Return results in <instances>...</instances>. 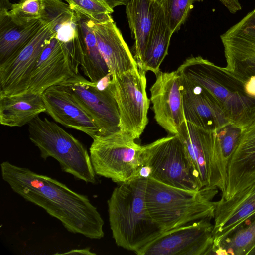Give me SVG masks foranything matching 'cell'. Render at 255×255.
<instances>
[{
  "mask_svg": "<svg viewBox=\"0 0 255 255\" xmlns=\"http://www.w3.org/2000/svg\"><path fill=\"white\" fill-rule=\"evenodd\" d=\"M173 33L169 27L162 5L156 0L154 5V16L152 28L143 58L139 66L145 71H150L155 75L168 54L170 39Z\"/></svg>",
  "mask_w": 255,
  "mask_h": 255,
  "instance_id": "24",
  "label": "cell"
},
{
  "mask_svg": "<svg viewBox=\"0 0 255 255\" xmlns=\"http://www.w3.org/2000/svg\"><path fill=\"white\" fill-rule=\"evenodd\" d=\"M146 180L138 176L118 184L107 202L110 226L116 245L136 254L164 233L147 208Z\"/></svg>",
  "mask_w": 255,
  "mask_h": 255,
  "instance_id": "2",
  "label": "cell"
},
{
  "mask_svg": "<svg viewBox=\"0 0 255 255\" xmlns=\"http://www.w3.org/2000/svg\"><path fill=\"white\" fill-rule=\"evenodd\" d=\"M100 51L112 76L138 67L112 18L101 22L91 20Z\"/></svg>",
  "mask_w": 255,
  "mask_h": 255,
  "instance_id": "19",
  "label": "cell"
},
{
  "mask_svg": "<svg viewBox=\"0 0 255 255\" xmlns=\"http://www.w3.org/2000/svg\"><path fill=\"white\" fill-rule=\"evenodd\" d=\"M11 3L9 2V0H0V10H8L10 9Z\"/></svg>",
  "mask_w": 255,
  "mask_h": 255,
  "instance_id": "36",
  "label": "cell"
},
{
  "mask_svg": "<svg viewBox=\"0 0 255 255\" xmlns=\"http://www.w3.org/2000/svg\"><path fill=\"white\" fill-rule=\"evenodd\" d=\"M79 16L94 22H101L112 18L114 10L103 0H64Z\"/></svg>",
  "mask_w": 255,
  "mask_h": 255,
  "instance_id": "29",
  "label": "cell"
},
{
  "mask_svg": "<svg viewBox=\"0 0 255 255\" xmlns=\"http://www.w3.org/2000/svg\"><path fill=\"white\" fill-rule=\"evenodd\" d=\"M42 96L46 112L55 121L83 132L92 139L99 135V130L92 117L61 85L48 88Z\"/></svg>",
  "mask_w": 255,
  "mask_h": 255,
  "instance_id": "18",
  "label": "cell"
},
{
  "mask_svg": "<svg viewBox=\"0 0 255 255\" xmlns=\"http://www.w3.org/2000/svg\"><path fill=\"white\" fill-rule=\"evenodd\" d=\"M79 65L68 44L53 35L31 72L23 93L42 94L48 88L79 74Z\"/></svg>",
  "mask_w": 255,
  "mask_h": 255,
  "instance_id": "12",
  "label": "cell"
},
{
  "mask_svg": "<svg viewBox=\"0 0 255 255\" xmlns=\"http://www.w3.org/2000/svg\"><path fill=\"white\" fill-rule=\"evenodd\" d=\"M146 71L139 66L112 76V91L120 117V131L139 139L147 123L150 100L146 91Z\"/></svg>",
  "mask_w": 255,
  "mask_h": 255,
  "instance_id": "9",
  "label": "cell"
},
{
  "mask_svg": "<svg viewBox=\"0 0 255 255\" xmlns=\"http://www.w3.org/2000/svg\"><path fill=\"white\" fill-rule=\"evenodd\" d=\"M54 25H42L31 41L18 53L0 63V95L23 93L31 72L48 39L54 35Z\"/></svg>",
  "mask_w": 255,
  "mask_h": 255,
  "instance_id": "14",
  "label": "cell"
},
{
  "mask_svg": "<svg viewBox=\"0 0 255 255\" xmlns=\"http://www.w3.org/2000/svg\"><path fill=\"white\" fill-rule=\"evenodd\" d=\"M42 23H51L54 36L60 41L70 43L79 34L80 16L62 0H43Z\"/></svg>",
  "mask_w": 255,
  "mask_h": 255,
  "instance_id": "26",
  "label": "cell"
},
{
  "mask_svg": "<svg viewBox=\"0 0 255 255\" xmlns=\"http://www.w3.org/2000/svg\"><path fill=\"white\" fill-rule=\"evenodd\" d=\"M217 189L192 191L147 178L145 201L155 223L164 232L204 219H213Z\"/></svg>",
  "mask_w": 255,
  "mask_h": 255,
  "instance_id": "3",
  "label": "cell"
},
{
  "mask_svg": "<svg viewBox=\"0 0 255 255\" xmlns=\"http://www.w3.org/2000/svg\"><path fill=\"white\" fill-rule=\"evenodd\" d=\"M79 16V34L70 46L84 74L96 83L110 72L100 51L91 20Z\"/></svg>",
  "mask_w": 255,
  "mask_h": 255,
  "instance_id": "21",
  "label": "cell"
},
{
  "mask_svg": "<svg viewBox=\"0 0 255 255\" xmlns=\"http://www.w3.org/2000/svg\"><path fill=\"white\" fill-rule=\"evenodd\" d=\"M78 254V255H96L95 253L91 252L90 248H86L84 249H77L70 250L66 253L59 254Z\"/></svg>",
  "mask_w": 255,
  "mask_h": 255,
  "instance_id": "35",
  "label": "cell"
},
{
  "mask_svg": "<svg viewBox=\"0 0 255 255\" xmlns=\"http://www.w3.org/2000/svg\"><path fill=\"white\" fill-rule=\"evenodd\" d=\"M255 182V117L242 129L228 163L222 198L228 199Z\"/></svg>",
  "mask_w": 255,
  "mask_h": 255,
  "instance_id": "17",
  "label": "cell"
},
{
  "mask_svg": "<svg viewBox=\"0 0 255 255\" xmlns=\"http://www.w3.org/2000/svg\"><path fill=\"white\" fill-rule=\"evenodd\" d=\"M163 7L167 23L173 34L186 21L194 0H158Z\"/></svg>",
  "mask_w": 255,
  "mask_h": 255,
  "instance_id": "30",
  "label": "cell"
},
{
  "mask_svg": "<svg viewBox=\"0 0 255 255\" xmlns=\"http://www.w3.org/2000/svg\"><path fill=\"white\" fill-rule=\"evenodd\" d=\"M43 0H19L13 4L8 11L9 16L18 23H26L40 20L43 13Z\"/></svg>",
  "mask_w": 255,
  "mask_h": 255,
  "instance_id": "31",
  "label": "cell"
},
{
  "mask_svg": "<svg viewBox=\"0 0 255 255\" xmlns=\"http://www.w3.org/2000/svg\"><path fill=\"white\" fill-rule=\"evenodd\" d=\"M142 146L121 131L93 139L89 148L97 175L118 184L139 176L143 161Z\"/></svg>",
  "mask_w": 255,
  "mask_h": 255,
  "instance_id": "7",
  "label": "cell"
},
{
  "mask_svg": "<svg viewBox=\"0 0 255 255\" xmlns=\"http://www.w3.org/2000/svg\"><path fill=\"white\" fill-rule=\"evenodd\" d=\"M232 13H235L241 9V6L237 0H219Z\"/></svg>",
  "mask_w": 255,
  "mask_h": 255,
  "instance_id": "33",
  "label": "cell"
},
{
  "mask_svg": "<svg viewBox=\"0 0 255 255\" xmlns=\"http://www.w3.org/2000/svg\"><path fill=\"white\" fill-rule=\"evenodd\" d=\"M176 71L210 92L230 122L243 128L255 117V98L247 94L244 83L225 67L197 56L186 59Z\"/></svg>",
  "mask_w": 255,
  "mask_h": 255,
  "instance_id": "4",
  "label": "cell"
},
{
  "mask_svg": "<svg viewBox=\"0 0 255 255\" xmlns=\"http://www.w3.org/2000/svg\"><path fill=\"white\" fill-rule=\"evenodd\" d=\"M225 68L243 83L255 75V10L221 36Z\"/></svg>",
  "mask_w": 255,
  "mask_h": 255,
  "instance_id": "13",
  "label": "cell"
},
{
  "mask_svg": "<svg viewBox=\"0 0 255 255\" xmlns=\"http://www.w3.org/2000/svg\"><path fill=\"white\" fill-rule=\"evenodd\" d=\"M46 109L42 94L25 92L0 95V123L10 127H21Z\"/></svg>",
  "mask_w": 255,
  "mask_h": 255,
  "instance_id": "22",
  "label": "cell"
},
{
  "mask_svg": "<svg viewBox=\"0 0 255 255\" xmlns=\"http://www.w3.org/2000/svg\"><path fill=\"white\" fill-rule=\"evenodd\" d=\"M255 246V213L213 245L210 255H248Z\"/></svg>",
  "mask_w": 255,
  "mask_h": 255,
  "instance_id": "27",
  "label": "cell"
},
{
  "mask_svg": "<svg viewBox=\"0 0 255 255\" xmlns=\"http://www.w3.org/2000/svg\"><path fill=\"white\" fill-rule=\"evenodd\" d=\"M179 75L186 121L210 130H215L230 122L221 105L210 92Z\"/></svg>",
  "mask_w": 255,
  "mask_h": 255,
  "instance_id": "16",
  "label": "cell"
},
{
  "mask_svg": "<svg viewBox=\"0 0 255 255\" xmlns=\"http://www.w3.org/2000/svg\"><path fill=\"white\" fill-rule=\"evenodd\" d=\"M255 213V182L228 199L215 202L213 233L215 245Z\"/></svg>",
  "mask_w": 255,
  "mask_h": 255,
  "instance_id": "20",
  "label": "cell"
},
{
  "mask_svg": "<svg viewBox=\"0 0 255 255\" xmlns=\"http://www.w3.org/2000/svg\"><path fill=\"white\" fill-rule=\"evenodd\" d=\"M254 10H255V8H254Z\"/></svg>",
  "mask_w": 255,
  "mask_h": 255,
  "instance_id": "39",
  "label": "cell"
},
{
  "mask_svg": "<svg viewBox=\"0 0 255 255\" xmlns=\"http://www.w3.org/2000/svg\"><path fill=\"white\" fill-rule=\"evenodd\" d=\"M203 0H194V1H202Z\"/></svg>",
  "mask_w": 255,
  "mask_h": 255,
  "instance_id": "38",
  "label": "cell"
},
{
  "mask_svg": "<svg viewBox=\"0 0 255 255\" xmlns=\"http://www.w3.org/2000/svg\"><path fill=\"white\" fill-rule=\"evenodd\" d=\"M64 1V0H62ZM111 9L120 5H126L129 0H103Z\"/></svg>",
  "mask_w": 255,
  "mask_h": 255,
  "instance_id": "34",
  "label": "cell"
},
{
  "mask_svg": "<svg viewBox=\"0 0 255 255\" xmlns=\"http://www.w3.org/2000/svg\"><path fill=\"white\" fill-rule=\"evenodd\" d=\"M156 0H129L126 10L132 36L135 40V55L138 66L143 60L152 28Z\"/></svg>",
  "mask_w": 255,
  "mask_h": 255,
  "instance_id": "25",
  "label": "cell"
},
{
  "mask_svg": "<svg viewBox=\"0 0 255 255\" xmlns=\"http://www.w3.org/2000/svg\"><path fill=\"white\" fill-rule=\"evenodd\" d=\"M28 125L29 139L39 150L41 158H54L63 172L76 179L97 183L90 154L79 140L46 118L38 116Z\"/></svg>",
  "mask_w": 255,
  "mask_h": 255,
  "instance_id": "5",
  "label": "cell"
},
{
  "mask_svg": "<svg viewBox=\"0 0 255 255\" xmlns=\"http://www.w3.org/2000/svg\"><path fill=\"white\" fill-rule=\"evenodd\" d=\"M8 11L0 10V63L22 50L42 25L40 20L16 22L9 16Z\"/></svg>",
  "mask_w": 255,
  "mask_h": 255,
  "instance_id": "23",
  "label": "cell"
},
{
  "mask_svg": "<svg viewBox=\"0 0 255 255\" xmlns=\"http://www.w3.org/2000/svg\"><path fill=\"white\" fill-rule=\"evenodd\" d=\"M246 92L249 96L255 98V75L252 76L244 83Z\"/></svg>",
  "mask_w": 255,
  "mask_h": 255,
  "instance_id": "32",
  "label": "cell"
},
{
  "mask_svg": "<svg viewBox=\"0 0 255 255\" xmlns=\"http://www.w3.org/2000/svg\"><path fill=\"white\" fill-rule=\"evenodd\" d=\"M248 255H255V246L250 251Z\"/></svg>",
  "mask_w": 255,
  "mask_h": 255,
  "instance_id": "37",
  "label": "cell"
},
{
  "mask_svg": "<svg viewBox=\"0 0 255 255\" xmlns=\"http://www.w3.org/2000/svg\"><path fill=\"white\" fill-rule=\"evenodd\" d=\"M242 129L229 122L215 130L220 167L226 181L228 165L238 144Z\"/></svg>",
  "mask_w": 255,
  "mask_h": 255,
  "instance_id": "28",
  "label": "cell"
},
{
  "mask_svg": "<svg viewBox=\"0 0 255 255\" xmlns=\"http://www.w3.org/2000/svg\"><path fill=\"white\" fill-rule=\"evenodd\" d=\"M150 88V101L153 104L156 122L167 132L176 134L185 121L180 75L177 71H159Z\"/></svg>",
  "mask_w": 255,
  "mask_h": 255,
  "instance_id": "15",
  "label": "cell"
},
{
  "mask_svg": "<svg viewBox=\"0 0 255 255\" xmlns=\"http://www.w3.org/2000/svg\"><path fill=\"white\" fill-rule=\"evenodd\" d=\"M176 135L184 146L202 188L217 189L223 193L226 181L220 167L215 130L204 129L185 121Z\"/></svg>",
  "mask_w": 255,
  "mask_h": 255,
  "instance_id": "10",
  "label": "cell"
},
{
  "mask_svg": "<svg viewBox=\"0 0 255 255\" xmlns=\"http://www.w3.org/2000/svg\"><path fill=\"white\" fill-rule=\"evenodd\" d=\"M111 78L110 73L95 83L78 74L59 84L92 117L99 130L98 136L120 131V113Z\"/></svg>",
  "mask_w": 255,
  "mask_h": 255,
  "instance_id": "8",
  "label": "cell"
},
{
  "mask_svg": "<svg viewBox=\"0 0 255 255\" xmlns=\"http://www.w3.org/2000/svg\"><path fill=\"white\" fill-rule=\"evenodd\" d=\"M211 219H204L164 232L138 255H207L213 244Z\"/></svg>",
  "mask_w": 255,
  "mask_h": 255,
  "instance_id": "11",
  "label": "cell"
},
{
  "mask_svg": "<svg viewBox=\"0 0 255 255\" xmlns=\"http://www.w3.org/2000/svg\"><path fill=\"white\" fill-rule=\"evenodd\" d=\"M2 179L13 192L43 209L69 232L90 239L104 236V220L88 197L49 176L9 161L0 164Z\"/></svg>",
  "mask_w": 255,
  "mask_h": 255,
  "instance_id": "1",
  "label": "cell"
},
{
  "mask_svg": "<svg viewBox=\"0 0 255 255\" xmlns=\"http://www.w3.org/2000/svg\"><path fill=\"white\" fill-rule=\"evenodd\" d=\"M142 148L143 166L140 176L181 189H202L178 135L171 134Z\"/></svg>",
  "mask_w": 255,
  "mask_h": 255,
  "instance_id": "6",
  "label": "cell"
}]
</instances>
